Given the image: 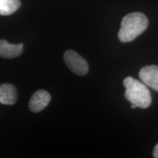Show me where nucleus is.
I'll list each match as a JSON object with an SVG mask.
<instances>
[{"label":"nucleus","instance_id":"0eeeda50","mask_svg":"<svg viewBox=\"0 0 158 158\" xmlns=\"http://www.w3.org/2000/svg\"><path fill=\"white\" fill-rule=\"evenodd\" d=\"M17 101V89L10 84L0 85V103L13 105Z\"/></svg>","mask_w":158,"mask_h":158},{"label":"nucleus","instance_id":"1a4fd4ad","mask_svg":"<svg viewBox=\"0 0 158 158\" xmlns=\"http://www.w3.org/2000/svg\"><path fill=\"white\" fill-rule=\"evenodd\" d=\"M153 156H154V157L158 158V143L155 146V149H154Z\"/></svg>","mask_w":158,"mask_h":158},{"label":"nucleus","instance_id":"9d476101","mask_svg":"<svg viewBox=\"0 0 158 158\" xmlns=\"http://www.w3.org/2000/svg\"><path fill=\"white\" fill-rule=\"evenodd\" d=\"M131 108H133V109H135V108H136L137 107H136V106H135V105H133L132 104V106H131Z\"/></svg>","mask_w":158,"mask_h":158},{"label":"nucleus","instance_id":"39448f33","mask_svg":"<svg viewBox=\"0 0 158 158\" xmlns=\"http://www.w3.org/2000/svg\"><path fill=\"white\" fill-rule=\"evenodd\" d=\"M139 78L147 86L158 92V66L149 65L141 69Z\"/></svg>","mask_w":158,"mask_h":158},{"label":"nucleus","instance_id":"423d86ee","mask_svg":"<svg viewBox=\"0 0 158 158\" xmlns=\"http://www.w3.org/2000/svg\"><path fill=\"white\" fill-rule=\"evenodd\" d=\"M23 45L10 44L5 40H0V56L5 59H13L20 56L23 52Z\"/></svg>","mask_w":158,"mask_h":158},{"label":"nucleus","instance_id":"20e7f679","mask_svg":"<svg viewBox=\"0 0 158 158\" xmlns=\"http://www.w3.org/2000/svg\"><path fill=\"white\" fill-rule=\"evenodd\" d=\"M51 95L47 91L37 90L32 94L29 103V107L32 112L38 113L43 110L51 101Z\"/></svg>","mask_w":158,"mask_h":158},{"label":"nucleus","instance_id":"f03ea898","mask_svg":"<svg viewBox=\"0 0 158 158\" xmlns=\"http://www.w3.org/2000/svg\"><path fill=\"white\" fill-rule=\"evenodd\" d=\"M123 83L126 89L124 96L128 101L138 108L149 107L152 97L147 85L132 77L124 78Z\"/></svg>","mask_w":158,"mask_h":158},{"label":"nucleus","instance_id":"6e6552de","mask_svg":"<svg viewBox=\"0 0 158 158\" xmlns=\"http://www.w3.org/2000/svg\"><path fill=\"white\" fill-rule=\"evenodd\" d=\"M21 6L20 0H0V15H9L15 13Z\"/></svg>","mask_w":158,"mask_h":158},{"label":"nucleus","instance_id":"7ed1b4c3","mask_svg":"<svg viewBox=\"0 0 158 158\" xmlns=\"http://www.w3.org/2000/svg\"><path fill=\"white\" fill-rule=\"evenodd\" d=\"M65 64L73 73L77 76H85L89 71V65L85 59L76 52L68 50L64 53Z\"/></svg>","mask_w":158,"mask_h":158},{"label":"nucleus","instance_id":"f257e3e1","mask_svg":"<svg viewBox=\"0 0 158 158\" xmlns=\"http://www.w3.org/2000/svg\"><path fill=\"white\" fill-rule=\"evenodd\" d=\"M149 21L141 13H132L124 16L121 23L118 37L122 43H129L147 29Z\"/></svg>","mask_w":158,"mask_h":158}]
</instances>
